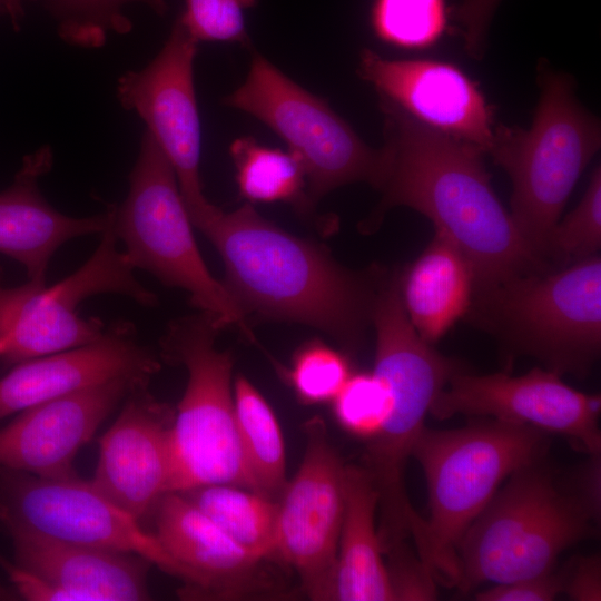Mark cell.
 <instances>
[{
    "label": "cell",
    "instance_id": "6",
    "mask_svg": "<svg viewBox=\"0 0 601 601\" xmlns=\"http://www.w3.org/2000/svg\"><path fill=\"white\" fill-rule=\"evenodd\" d=\"M220 331L198 311L171 319L159 341L160 357L188 375L170 430L169 492L209 484L253 491L237 433L233 354L216 347Z\"/></svg>",
    "mask_w": 601,
    "mask_h": 601
},
{
    "label": "cell",
    "instance_id": "14",
    "mask_svg": "<svg viewBox=\"0 0 601 601\" xmlns=\"http://www.w3.org/2000/svg\"><path fill=\"white\" fill-rule=\"evenodd\" d=\"M600 410L599 394L582 393L560 374L535 367L520 376L459 371L439 392L430 413L437 420L462 414L530 425L566 436L593 454L601 449Z\"/></svg>",
    "mask_w": 601,
    "mask_h": 601
},
{
    "label": "cell",
    "instance_id": "38",
    "mask_svg": "<svg viewBox=\"0 0 601 601\" xmlns=\"http://www.w3.org/2000/svg\"><path fill=\"white\" fill-rule=\"evenodd\" d=\"M4 14H7L13 27L18 28L23 16L22 0H0Z\"/></svg>",
    "mask_w": 601,
    "mask_h": 601
},
{
    "label": "cell",
    "instance_id": "9",
    "mask_svg": "<svg viewBox=\"0 0 601 601\" xmlns=\"http://www.w3.org/2000/svg\"><path fill=\"white\" fill-rule=\"evenodd\" d=\"M193 223L176 174L146 130L129 174L125 200L116 206L114 228L130 265L162 285L184 289L197 311L216 318L221 328L235 326L248 339L254 335L223 282L209 272L196 243Z\"/></svg>",
    "mask_w": 601,
    "mask_h": 601
},
{
    "label": "cell",
    "instance_id": "36",
    "mask_svg": "<svg viewBox=\"0 0 601 601\" xmlns=\"http://www.w3.org/2000/svg\"><path fill=\"white\" fill-rule=\"evenodd\" d=\"M563 592L570 600H601V561L598 555L579 558L568 573H563Z\"/></svg>",
    "mask_w": 601,
    "mask_h": 601
},
{
    "label": "cell",
    "instance_id": "17",
    "mask_svg": "<svg viewBox=\"0 0 601 601\" xmlns=\"http://www.w3.org/2000/svg\"><path fill=\"white\" fill-rule=\"evenodd\" d=\"M358 76L380 97L425 126L487 152L493 111L477 85L457 66L434 59H387L365 48Z\"/></svg>",
    "mask_w": 601,
    "mask_h": 601
},
{
    "label": "cell",
    "instance_id": "18",
    "mask_svg": "<svg viewBox=\"0 0 601 601\" xmlns=\"http://www.w3.org/2000/svg\"><path fill=\"white\" fill-rule=\"evenodd\" d=\"M136 384L112 380L19 412L0 430V467L48 479L78 476V452Z\"/></svg>",
    "mask_w": 601,
    "mask_h": 601
},
{
    "label": "cell",
    "instance_id": "23",
    "mask_svg": "<svg viewBox=\"0 0 601 601\" xmlns=\"http://www.w3.org/2000/svg\"><path fill=\"white\" fill-rule=\"evenodd\" d=\"M398 283L411 324L431 345L469 313L475 292L470 262L456 245L439 233L400 273Z\"/></svg>",
    "mask_w": 601,
    "mask_h": 601
},
{
    "label": "cell",
    "instance_id": "34",
    "mask_svg": "<svg viewBox=\"0 0 601 601\" xmlns=\"http://www.w3.org/2000/svg\"><path fill=\"white\" fill-rule=\"evenodd\" d=\"M563 592V573L553 571L526 579L494 584L475 595L479 601H551Z\"/></svg>",
    "mask_w": 601,
    "mask_h": 601
},
{
    "label": "cell",
    "instance_id": "21",
    "mask_svg": "<svg viewBox=\"0 0 601 601\" xmlns=\"http://www.w3.org/2000/svg\"><path fill=\"white\" fill-rule=\"evenodd\" d=\"M53 165V151L42 146L23 157L12 184L0 191V253L20 263L28 279L46 284L55 253L67 242L101 234L111 223L116 205L88 217H71L53 208L39 189V179Z\"/></svg>",
    "mask_w": 601,
    "mask_h": 601
},
{
    "label": "cell",
    "instance_id": "29",
    "mask_svg": "<svg viewBox=\"0 0 601 601\" xmlns=\"http://www.w3.org/2000/svg\"><path fill=\"white\" fill-rule=\"evenodd\" d=\"M446 0H373L371 26L383 42L406 50L434 46L447 27Z\"/></svg>",
    "mask_w": 601,
    "mask_h": 601
},
{
    "label": "cell",
    "instance_id": "37",
    "mask_svg": "<svg viewBox=\"0 0 601 601\" xmlns=\"http://www.w3.org/2000/svg\"><path fill=\"white\" fill-rule=\"evenodd\" d=\"M590 455L591 457L574 474L569 490L597 522L601 515V461L600 453Z\"/></svg>",
    "mask_w": 601,
    "mask_h": 601
},
{
    "label": "cell",
    "instance_id": "15",
    "mask_svg": "<svg viewBox=\"0 0 601 601\" xmlns=\"http://www.w3.org/2000/svg\"><path fill=\"white\" fill-rule=\"evenodd\" d=\"M124 285L120 264L105 250H95L53 285L28 280L6 287L0 278V359L16 365L99 339L106 325L98 317H81L78 306L95 295L119 294Z\"/></svg>",
    "mask_w": 601,
    "mask_h": 601
},
{
    "label": "cell",
    "instance_id": "35",
    "mask_svg": "<svg viewBox=\"0 0 601 601\" xmlns=\"http://www.w3.org/2000/svg\"><path fill=\"white\" fill-rule=\"evenodd\" d=\"M500 0H463L456 17L462 28L465 49L481 59L486 48V36L492 16Z\"/></svg>",
    "mask_w": 601,
    "mask_h": 601
},
{
    "label": "cell",
    "instance_id": "28",
    "mask_svg": "<svg viewBox=\"0 0 601 601\" xmlns=\"http://www.w3.org/2000/svg\"><path fill=\"white\" fill-rule=\"evenodd\" d=\"M40 1L57 23L60 38L86 49L105 45L110 33H126L131 28L125 8L144 3L158 13L166 9L164 0H35Z\"/></svg>",
    "mask_w": 601,
    "mask_h": 601
},
{
    "label": "cell",
    "instance_id": "32",
    "mask_svg": "<svg viewBox=\"0 0 601 601\" xmlns=\"http://www.w3.org/2000/svg\"><path fill=\"white\" fill-rule=\"evenodd\" d=\"M332 402L342 427L367 442L380 433L388 414L387 391L373 371L352 373Z\"/></svg>",
    "mask_w": 601,
    "mask_h": 601
},
{
    "label": "cell",
    "instance_id": "8",
    "mask_svg": "<svg viewBox=\"0 0 601 601\" xmlns=\"http://www.w3.org/2000/svg\"><path fill=\"white\" fill-rule=\"evenodd\" d=\"M540 462L512 473L464 533L461 590L549 573L561 552L591 534L592 518Z\"/></svg>",
    "mask_w": 601,
    "mask_h": 601
},
{
    "label": "cell",
    "instance_id": "1",
    "mask_svg": "<svg viewBox=\"0 0 601 601\" xmlns=\"http://www.w3.org/2000/svg\"><path fill=\"white\" fill-rule=\"evenodd\" d=\"M384 117L378 204L359 229L376 230L397 206L426 216L470 262L475 288L546 270L497 198L477 147L432 129L380 97Z\"/></svg>",
    "mask_w": 601,
    "mask_h": 601
},
{
    "label": "cell",
    "instance_id": "5",
    "mask_svg": "<svg viewBox=\"0 0 601 601\" xmlns=\"http://www.w3.org/2000/svg\"><path fill=\"white\" fill-rule=\"evenodd\" d=\"M540 98L528 129L500 126L489 149L512 181L511 218L544 260L549 235L581 174L599 150V119L579 104L569 75L540 67Z\"/></svg>",
    "mask_w": 601,
    "mask_h": 601
},
{
    "label": "cell",
    "instance_id": "27",
    "mask_svg": "<svg viewBox=\"0 0 601 601\" xmlns=\"http://www.w3.org/2000/svg\"><path fill=\"white\" fill-rule=\"evenodd\" d=\"M240 195L248 203H286L313 215L300 159L290 150L260 145L254 137L235 139L229 148Z\"/></svg>",
    "mask_w": 601,
    "mask_h": 601
},
{
    "label": "cell",
    "instance_id": "22",
    "mask_svg": "<svg viewBox=\"0 0 601 601\" xmlns=\"http://www.w3.org/2000/svg\"><path fill=\"white\" fill-rule=\"evenodd\" d=\"M14 563L65 592L69 601L149 600L146 559L79 545L26 531H9Z\"/></svg>",
    "mask_w": 601,
    "mask_h": 601
},
{
    "label": "cell",
    "instance_id": "40",
    "mask_svg": "<svg viewBox=\"0 0 601 601\" xmlns=\"http://www.w3.org/2000/svg\"><path fill=\"white\" fill-rule=\"evenodd\" d=\"M0 13H3L2 8H1V4H0Z\"/></svg>",
    "mask_w": 601,
    "mask_h": 601
},
{
    "label": "cell",
    "instance_id": "25",
    "mask_svg": "<svg viewBox=\"0 0 601 601\" xmlns=\"http://www.w3.org/2000/svg\"><path fill=\"white\" fill-rule=\"evenodd\" d=\"M239 444L253 491L269 499L286 485V455L277 417L260 392L244 375L233 384Z\"/></svg>",
    "mask_w": 601,
    "mask_h": 601
},
{
    "label": "cell",
    "instance_id": "24",
    "mask_svg": "<svg viewBox=\"0 0 601 601\" xmlns=\"http://www.w3.org/2000/svg\"><path fill=\"white\" fill-rule=\"evenodd\" d=\"M378 493L366 467L346 465L334 600H396L381 542Z\"/></svg>",
    "mask_w": 601,
    "mask_h": 601
},
{
    "label": "cell",
    "instance_id": "26",
    "mask_svg": "<svg viewBox=\"0 0 601 601\" xmlns=\"http://www.w3.org/2000/svg\"><path fill=\"white\" fill-rule=\"evenodd\" d=\"M179 493L250 554L275 556L278 501L231 484H209Z\"/></svg>",
    "mask_w": 601,
    "mask_h": 601
},
{
    "label": "cell",
    "instance_id": "30",
    "mask_svg": "<svg viewBox=\"0 0 601 601\" xmlns=\"http://www.w3.org/2000/svg\"><path fill=\"white\" fill-rule=\"evenodd\" d=\"M601 246V169H593L589 185L577 207L553 226L544 260L572 264L594 255ZM548 264V263H546Z\"/></svg>",
    "mask_w": 601,
    "mask_h": 601
},
{
    "label": "cell",
    "instance_id": "20",
    "mask_svg": "<svg viewBox=\"0 0 601 601\" xmlns=\"http://www.w3.org/2000/svg\"><path fill=\"white\" fill-rule=\"evenodd\" d=\"M154 510V534L188 573L184 595L230 599L268 589L262 570L266 559L244 550L185 495L167 492Z\"/></svg>",
    "mask_w": 601,
    "mask_h": 601
},
{
    "label": "cell",
    "instance_id": "19",
    "mask_svg": "<svg viewBox=\"0 0 601 601\" xmlns=\"http://www.w3.org/2000/svg\"><path fill=\"white\" fill-rule=\"evenodd\" d=\"M160 370L128 321H114L89 344L13 365L0 378V420L39 403L112 380L149 383Z\"/></svg>",
    "mask_w": 601,
    "mask_h": 601
},
{
    "label": "cell",
    "instance_id": "31",
    "mask_svg": "<svg viewBox=\"0 0 601 601\" xmlns=\"http://www.w3.org/2000/svg\"><path fill=\"white\" fill-rule=\"evenodd\" d=\"M284 375L300 402L319 404L332 402L352 372L346 355L312 341L297 351Z\"/></svg>",
    "mask_w": 601,
    "mask_h": 601
},
{
    "label": "cell",
    "instance_id": "2",
    "mask_svg": "<svg viewBox=\"0 0 601 601\" xmlns=\"http://www.w3.org/2000/svg\"><path fill=\"white\" fill-rule=\"evenodd\" d=\"M201 233L224 263L223 284L246 323H298L348 351L363 345L385 269L351 270L324 245L279 228L250 203L220 209Z\"/></svg>",
    "mask_w": 601,
    "mask_h": 601
},
{
    "label": "cell",
    "instance_id": "39",
    "mask_svg": "<svg viewBox=\"0 0 601 601\" xmlns=\"http://www.w3.org/2000/svg\"><path fill=\"white\" fill-rule=\"evenodd\" d=\"M2 352H3V344H2V342H0V357L2 355Z\"/></svg>",
    "mask_w": 601,
    "mask_h": 601
},
{
    "label": "cell",
    "instance_id": "33",
    "mask_svg": "<svg viewBox=\"0 0 601 601\" xmlns=\"http://www.w3.org/2000/svg\"><path fill=\"white\" fill-rule=\"evenodd\" d=\"M256 0H185L178 19L197 41L250 45L245 27V10Z\"/></svg>",
    "mask_w": 601,
    "mask_h": 601
},
{
    "label": "cell",
    "instance_id": "3",
    "mask_svg": "<svg viewBox=\"0 0 601 601\" xmlns=\"http://www.w3.org/2000/svg\"><path fill=\"white\" fill-rule=\"evenodd\" d=\"M546 446L545 432L499 420L445 431L424 427L412 456L426 479L430 514L415 549L435 582L457 584L464 533L501 483L540 462Z\"/></svg>",
    "mask_w": 601,
    "mask_h": 601
},
{
    "label": "cell",
    "instance_id": "4",
    "mask_svg": "<svg viewBox=\"0 0 601 601\" xmlns=\"http://www.w3.org/2000/svg\"><path fill=\"white\" fill-rule=\"evenodd\" d=\"M398 275L386 272L373 307V372L387 391L388 414L368 441L366 454V469L378 493V529L388 539L404 536L418 519L405 490L406 463L434 398L460 371L414 329L402 303Z\"/></svg>",
    "mask_w": 601,
    "mask_h": 601
},
{
    "label": "cell",
    "instance_id": "11",
    "mask_svg": "<svg viewBox=\"0 0 601 601\" xmlns=\"http://www.w3.org/2000/svg\"><path fill=\"white\" fill-rule=\"evenodd\" d=\"M0 522L8 532L134 553L189 581L154 533L79 476L48 479L0 467Z\"/></svg>",
    "mask_w": 601,
    "mask_h": 601
},
{
    "label": "cell",
    "instance_id": "10",
    "mask_svg": "<svg viewBox=\"0 0 601 601\" xmlns=\"http://www.w3.org/2000/svg\"><path fill=\"white\" fill-rule=\"evenodd\" d=\"M223 102L270 128L302 161L313 204L334 189L364 181L376 187L381 149L367 146L329 105L254 52L245 81Z\"/></svg>",
    "mask_w": 601,
    "mask_h": 601
},
{
    "label": "cell",
    "instance_id": "13",
    "mask_svg": "<svg viewBox=\"0 0 601 601\" xmlns=\"http://www.w3.org/2000/svg\"><path fill=\"white\" fill-rule=\"evenodd\" d=\"M303 431V461L278 501L275 556L297 573L311 599L334 600L346 465L321 416Z\"/></svg>",
    "mask_w": 601,
    "mask_h": 601
},
{
    "label": "cell",
    "instance_id": "7",
    "mask_svg": "<svg viewBox=\"0 0 601 601\" xmlns=\"http://www.w3.org/2000/svg\"><path fill=\"white\" fill-rule=\"evenodd\" d=\"M512 349L560 375H581L601 347V258L475 288L469 313Z\"/></svg>",
    "mask_w": 601,
    "mask_h": 601
},
{
    "label": "cell",
    "instance_id": "16",
    "mask_svg": "<svg viewBox=\"0 0 601 601\" xmlns=\"http://www.w3.org/2000/svg\"><path fill=\"white\" fill-rule=\"evenodd\" d=\"M175 411L158 401L148 383L134 385L121 412L99 440L90 483L140 521L169 492L170 430Z\"/></svg>",
    "mask_w": 601,
    "mask_h": 601
},
{
    "label": "cell",
    "instance_id": "12",
    "mask_svg": "<svg viewBox=\"0 0 601 601\" xmlns=\"http://www.w3.org/2000/svg\"><path fill=\"white\" fill-rule=\"evenodd\" d=\"M198 43L177 20L146 67L118 78L116 95L122 108L147 125L176 174L193 226L201 231L220 208L204 195L199 170L201 130L194 82Z\"/></svg>",
    "mask_w": 601,
    "mask_h": 601
}]
</instances>
